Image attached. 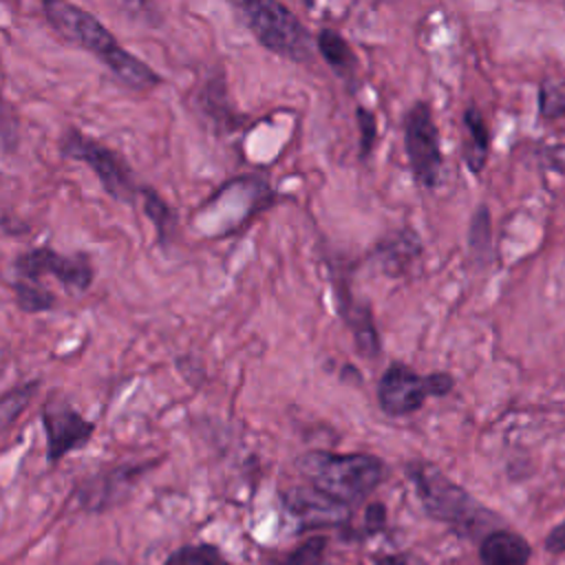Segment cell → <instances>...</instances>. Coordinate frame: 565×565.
I'll list each match as a JSON object with an SVG mask.
<instances>
[{
    "instance_id": "obj_1",
    "label": "cell",
    "mask_w": 565,
    "mask_h": 565,
    "mask_svg": "<svg viewBox=\"0 0 565 565\" xmlns=\"http://www.w3.org/2000/svg\"><path fill=\"white\" fill-rule=\"evenodd\" d=\"M42 11L60 38L90 51L126 86L135 90H148L161 82L148 64L119 46L110 31L86 9L71 2H44Z\"/></svg>"
},
{
    "instance_id": "obj_2",
    "label": "cell",
    "mask_w": 565,
    "mask_h": 565,
    "mask_svg": "<svg viewBox=\"0 0 565 565\" xmlns=\"http://www.w3.org/2000/svg\"><path fill=\"white\" fill-rule=\"evenodd\" d=\"M298 468L316 490L344 505L364 499L384 477V463L364 452L311 450L298 459Z\"/></svg>"
},
{
    "instance_id": "obj_3",
    "label": "cell",
    "mask_w": 565,
    "mask_h": 565,
    "mask_svg": "<svg viewBox=\"0 0 565 565\" xmlns=\"http://www.w3.org/2000/svg\"><path fill=\"white\" fill-rule=\"evenodd\" d=\"M406 472L424 510L433 519L448 523L459 532H472L477 530L481 516H490L459 483H455L433 463L411 461Z\"/></svg>"
},
{
    "instance_id": "obj_4",
    "label": "cell",
    "mask_w": 565,
    "mask_h": 565,
    "mask_svg": "<svg viewBox=\"0 0 565 565\" xmlns=\"http://www.w3.org/2000/svg\"><path fill=\"white\" fill-rule=\"evenodd\" d=\"M243 18L254 38L282 57L302 62L309 57V33L302 22L280 2H241Z\"/></svg>"
},
{
    "instance_id": "obj_5",
    "label": "cell",
    "mask_w": 565,
    "mask_h": 565,
    "mask_svg": "<svg viewBox=\"0 0 565 565\" xmlns=\"http://www.w3.org/2000/svg\"><path fill=\"white\" fill-rule=\"evenodd\" d=\"M404 148L417 183L435 188L444 157L439 148V130L426 102H415L404 117Z\"/></svg>"
},
{
    "instance_id": "obj_6",
    "label": "cell",
    "mask_w": 565,
    "mask_h": 565,
    "mask_svg": "<svg viewBox=\"0 0 565 565\" xmlns=\"http://www.w3.org/2000/svg\"><path fill=\"white\" fill-rule=\"evenodd\" d=\"M62 150L66 157L84 161L102 181V185L106 188V192L119 201H130L132 199V181H130V172L126 168V163L119 159V154H115L110 148H106L104 143L71 130L68 135H64L62 139Z\"/></svg>"
},
{
    "instance_id": "obj_7",
    "label": "cell",
    "mask_w": 565,
    "mask_h": 565,
    "mask_svg": "<svg viewBox=\"0 0 565 565\" xmlns=\"http://www.w3.org/2000/svg\"><path fill=\"white\" fill-rule=\"evenodd\" d=\"M42 426L46 433V455L51 461H57L73 448L84 446L95 430V424L84 419L64 399L46 402L42 408Z\"/></svg>"
},
{
    "instance_id": "obj_8",
    "label": "cell",
    "mask_w": 565,
    "mask_h": 565,
    "mask_svg": "<svg viewBox=\"0 0 565 565\" xmlns=\"http://www.w3.org/2000/svg\"><path fill=\"white\" fill-rule=\"evenodd\" d=\"M15 269L22 274V280L38 282L42 276H55L71 289H86L93 280V267L84 256L66 258L51 247H38L22 254L15 263Z\"/></svg>"
},
{
    "instance_id": "obj_9",
    "label": "cell",
    "mask_w": 565,
    "mask_h": 565,
    "mask_svg": "<svg viewBox=\"0 0 565 565\" xmlns=\"http://www.w3.org/2000/svg\"><path fill=\"white\" fill-rule=\"evenodd\" d=\"M428 397L426 382L411 366L391 364L377 384V402L386 415L402 417L419 411Z\"/></svg>"
},
{
    "instance_id": "obj_10",
    "label": "cell",
    "mask_w": 565,
    "mask_h": 565,
    "mask_svg": "<svg viewBox=\"0 0 565 565\" xmlns=\"http://www.w3.org/2000/svg\"><path fill=\"white\" fill-rule=\"evenodd\" d=\"M285 503L294 516L302 521V525L320 527V525H338L347 521L349 510L344 503L327 497L324 492L309 488H291L285 494Z\"/></svg>"
},
{
    "instance_id": "obj_11",
    "label": "cell",
    "mask_w": 565,
    "mask_h": 565,
    "mask_svg": "<svg viewBox=\"0 0 565 565\" xmlns=\"http://www.w3.org/2000/svg\"><path fill=\"white\" fill-rule=\"evenodd\" d=\"M479 554L483 565H527L532 552L521 534L494 530L481 541Z\"/></svg>"
},
{
    "instance_id": "obj_12",
    "label": "cell",
    "mask_w": 565,
    "mask_h": 565,
    "mask_svg": "<svg viewBox=\"0 0 565 565\" xmlns=\"http://www.w3.org/2000/svg\"><path fill=\"white\" fill-rule=\"evenodd\" d=\"M137 472H139L137 468H121L106 477L95 479L93 483H88L82 490V505L88 510H102V508L113 505L115 501L126 497Z\"/></svg>"
},
{
    "instance_id": "obj_13",
    "label": "cell",
    "mask_w": 565,
    "mask_h": 565,
    "mask_svg": "<svg viewBox=\"0 0 565 565\" xmlns=\"http://www.w3.org/2000/svg\"><path fill=\"white\" fill-rule=\"evenodd\" d=\"M422 254V241L413 230H402L397 234L386 236L377 245V258L388 274H402L406 267L419 258Z\"/></svg>"
},
{
    "instance_id": "obj_14",
    "label": "cell",
    "mask_w": 565,
    "mask_h": 565,
    "mask_svg": "<svg viewBox=\"0 0 565 565\" xmlns=\"http://www.w3.org/2000/svg\"><path fill=\"white\" fill-rule=\"evenodd\" d=\"M463 126L468 132V148H466V163L472 172H481L486 166L488 148H490V130L486 126V119L477 108H466L463 113Z\"/></svg>"
},
{
    "instance_id": "obj_15",
    "label": "cell",
    "mask_w": 565,
    "mask_h": 565,
    "mask_svg": "<svg viewBox=\"0 0 565 565\" xmlns=\"http://www.w3.org/2000/svg\"><path fill=\"white\" fill-rule=\"evenodd\" d=\"M318 51L327 60V64L340 73V75H351L355 68V55L349 46V42L333 29H322L318 33Z\"/></svg>"
},
{
    "instance_id": "obj_16",
    "label": "cell",
    "mask_w": 565,
    "mask_h": 565,
    "mask_svg": "<svg viewBox=\"0 0 565 565\" xmlns=\"http://www.w3.org/2000/svg\"><path fill=\"white\" fill-rule=\"evenodd\" d=\"M35 388L38 384L31 382V384H24V386H18L4 395H0V433H4L18 417L20 413L29 406V402L33 399L35 395Z\"/></svg>"
},
{
    "instance_id": "obj_17",
    "label": "cell",
    "mask_w": 565,
    "mask_h": 565,
    "mask_svg": "<svg viewBox=\"0 0 565 565\" xmlns=\"http://www.w3.org/2000/svg\"><path fill=\"white\" fill-rule=\"evenodd\" d=\"M163 565H230L212 545H185L168 556Z\"/></svg>"
},
{
    "instance_id": "obj_18",
    "label": "cell",
    "mask_w": 565,
    "mask_h": 565,
    "mask_svg": "<svg viewBox=\"0 0 565 565\" xmlns=\"http://www.w3.org/2000/svg\"><path fill=\"white\" fill-rule=\"evenodd\" d=\"M15 289V296H18V305L29 311V313H35V311H44V309H51L53 307V294L46 291L44 287H40L38 282H31V280H18L13 285Z\"/></svg>"
},
{
    "instance_id": "obj_19",
    "label": "cell",
    "mask_w": 565,
    "mask_h": 565,
    "mask_svg": "<svg viewBox=\"0 0 565 565\" xmlns=\"http://www.w3.org/2000/svg\"><path fill=\"white\" fill-rule=\"evenodd\" d=\"M324 547H327V539L313 536V539H307L305 543H300L296 550H291L282 558L269 561L267 565H318L322 561Z\"/></svg>"
},
{
    "instance_id": "obj_20",
    "label": "cell",
    "mask_w": 565,
    "mask_h": 565,
    "mask_svg": "<svg viewBox=\"0 0 565 565\" xmlns=\"http://www.w3.org/2000/svg\"><path fill=\"white\" fill-rule=\"evenodd\" d=\"M351 324H353L355 344H358L360 353L366 355V358H369V355H375V353L380 351V340H377V331H375V327H373V320H371L369 311H366V309L358 311V313L353 316Z\"/></svg>"
},
{
    "instance_id": "obj_21",
    "label": "cell",
    "mask_w": 565,
    "mask_h": 565,
    "mask_svg": "<svg viewBox=\"0 0 565 565\" xmlns=\"http://www.w3.org/2000/svg\"><path fill=\"white\" fill-rule=\"evenodd\" d=\"M490 241H492V234H490V214H488V207L481 205L479 210H475V216H472L470 247H472L475 252H488V254H490Z\"/></svg>"
},
{
    "instance_id": "obj_22",
    "label": "cell",
    "mask_w": 565,
    "mask_h": 565,
    "mask_svg": "<svg viewBox=\"0 0 565 565\" xmlns=\"http://www.w3.org/2000/svg\"><path fill=\"white\" fill-rule=\"evenodd\" d=\"M539 110L547 119H558L565 115V93L554 84H543L539 90Z\"/></svg>"
},
{
    "instance_id": "obj_23",
    "label": "cell",
    "mask_w": 565,
    "mask_h": 565,
    "mask_svg": "<svg viewBox=\"0 0 565 565\" xmlns=\"http://www.w3.org/2000/svg\"><path fill=\"white\" fill-rule=\"evenodd\" d=\"M143 201H146V214L148 218L157 225V230L163 234L168 223L172 221V214H170V207L159 199L157 192L152 190H143Z\"/></svg>"
},
{
    "instance_id": "obj_24",
    "label": "cell",
    "mask_w": 565,
    "mask_h": 565,
    "mask_svg": "<svg viewBox=\"0 0 565 565\" xmlns=\"http://www.w3.org/2000/svg\"><path fill=\"white\" fill-rule=\"evenodd\" d=\"M355 117H358V126H360V154L366 157L373 148V141H375V135H377V128H375V115L366 108H358L355 110Z\"/></svg>"
},
{
    "instance_id": "obj_25",
    "label": "cell",
    "mask_w": 565,
    "mask_h": 565,
    "mask_svg": "<svg viewBox=\"0 0 565 565\" xmlns=\"http://www.w3.org/2000/svg\"><path fill=\"white\" fill-rule=\"evenodd\" d=\"M424 382H426V391L428 395H446L452 391L455 386V380L450 373L446 371H435V373H428L424 375Z\"/></svg>"
},
{
    "instance_id": "obj_26",
    "label": "cell",
    "mask_w": 565,
    "mask_h": 565,
    "mask_svg": "<svg viewBox=\"0 0 565 565\" xmlns=\"http://www.w3.org/2000/svg\"><path fill=\"white\" fill-rule=\"evenodd\" d=\"M545 550L552 554H563L565 552V521L558 523L545 539Z\"/></svg>"
},
{
    "instance_id": "obj_27",
    "label": "cell",
    "mask_w": 565,
    "mask_h": 565,
    "mask_svg": "<svg viewBox=\"0 0 565 565\" xmlns=\"http://www.w3.org/2000/svg\"><path fill=\"white\" fill-rule=\"evenodd\" d=\"M375 565H424L419 558L411 554H380L373 558Z\"/></svg>"
},
{
    "instance_id": "obj_28",
    "label": "cell",
    "mask_w": 565,
    "mask_h": 565,
    "mask_svg": "<svg viewBox=\"0 0 565 565\" xmlns=\"http://www.w3.org/2000/svg\"><path fill=\"white\" fill-rule=\"evenodd\" d=\"M384 521H386V508L382 503H371L366 508V527L371 532H375L384 525Z\"/></svg>"
},
{
    "instance_id": "obj_29",
    "label": "cell",
    "mask_w": 565,
    "mask_h": 565,
    "mask_svg": "<svg viewBox=\"0 0 565 565\" xmlns=\"http://www.w3.org/2000/svg\"><path fill=\"white\" fill-rule=\"evenodd\" d=\"M97 565H117L115 561H102V563H97Z\"/></svg>"
}]
</instances>
